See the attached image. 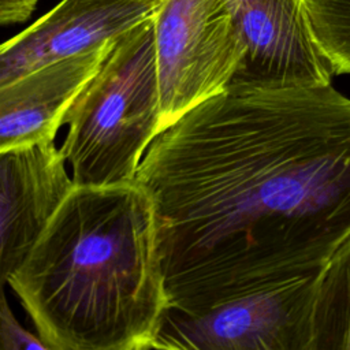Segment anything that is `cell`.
I'll list each match as a JSON object with an SVG mask.
<instances>
[{"label": "cell", "mask_w": 350, "mask_h": 350, "mask_svg": "<svg viewBox=\"0 0 350 350\" xmlns=\"http://www.w3.org/2000/svg\"><path fill=\"white\" fill-rule=\"evenodd\" d=\"M135 180L171 310L319 273L350 238V98L332 83L234 81L153 138Z\"/></svg>", "instance_id": "obj_1"}, {"label": "cell", "mask_w": 350, "mask_h": 350, "mask_svg": "<svg viewBox=\"0 0 350 350\" xmlns=\"http://www.w3.org/2000/svg\"><path fill=\"white\" fill-rule=\"evenodd\" d=\"M7 283L49 350L153 349L170 299L149 191L75 185Z\"/></svg>", "instance_id": "obj_2"}, {"label": "cell", "mask_w": 350, "mask_h": 350, "mask_svg": "<svg viewBox=\"0 0 350 350\" xmlns=\"http://www.w3.org/2000/svg\"><path fill=\"white\" fill-rule=\"evenodd\" d=\"M160 83L154 16L119 36L64 116L60 150L77 186L135 180L159 134Z\"/></svg>", "instance_id": "obj_3"}, {"label": "cell", "mask_w": 350, "mask_h": 350, "mask_svg": "<svg viewBox=\"0 0 350 350\" xmlns=\"http://www.w3.org/2000/svg\"><path fill=\"white\" fill-rule=\"evenodd\" d=\"M154 34L161 133L232 82L245 45L224 0H164Z\"/></svg>", "instance_id": "obj_4"}, {"label": "cell", "mask_w": 350, "mask_h": 350, "mask_svg": "<svg viewBox=\"0 0 350 350\" xmlns=\"http://www.w3.org/2000/svg\"><path fill=\"white\" fill-rule=\"evenodd\" d=\"M319 273L226 301L200 314L170 309L153 349L309 350Z\"/></svg>", "instance_id": "obj_5"}, {"label": "cell", "mask_w": 350, "mask_h": 350, "mask_svg": "<svg viewBox=\"0 0 350 350\" xmlns=\"http://www.w3.org/2000/svg\"><path fill=\"white\" fill-rule=\"evenodd\" d=\"M245 45L232 79L295 86L332 83L305 0H224Z\"/></svg>", "instance_id": "obj_6"}, {"label": "cell", "mask_w": 350, "mask_h": 350, "mask_svg": "<svg viewBox=\"0 0 350 350\" xmlns=\"http://www.w3.org/2000/svg\"><path fill=\"white\" fill-rule=\"evenodd\" d=\"M164 0H62L0 48V86L107 44L152 18Z\"/></svg>", "instance_id": "obj_7"}, {"label": "cell", "mask_w": 350, "mask_h": 350, "mask_svg": "<svg viewBox=\"0 0 350 350\" xmlns=\"http://www.w3.org/2000/svg\"><path fill=\"white\" fill-rule=\"evenodd\" d=\"M52 139L0 149V276L22 264L75 187Z\"/></svg>", "instance_id": "obj_8"}, {"label": "cell", "mask_w": 350, "mask_h": 350, "mask_svg": "<svg viewBox=\"0 0 350 350\" xmlns=\"http://www.w3.org/2000/svg\"><path fill=\"white\" fill-rule=\"evenodd\" d=\"M115 40L0 86V149L55 141L68 108L98 71Z\"/></svg>", "instance_id": "obj_9"}, {"label": "cell", "mask_w": 350, "mask_h": 350, "mask_svg": "<svg viewBox=\"0 0 350 350\" xmlns=\"http://www.w3.org/2000/svg\"><path fill=\"white\" fill-rule=\"evenodd\" d=\"M309 350H350V238L317 276Z\"/></svg>", "instance_id": "obj_10"}, {"label": "cell", "mask_w": 350, "mask_h": 350, "mask_svg": "<svg viewBox=\"0 0 350 350\" xmlns=\"http://www.w3.org/2000/svg\"><path fill=\"white\" fill-rule=\"evenodd\" d=\"M316 41L335 75H350V0H305Z\"/></svg>", "instance_id": "obj_11"}, {"label": "cell", "mask_w": 350, "mask_h": 350, "mask_svg": "<svg viewBox=\"0 0 350 350\" xmlns=\"http://www.w3.org/2000/svg\"><path fill=\"white\" fill-rule=\"evenodd\" d=\"M0 349L1 350H49L46 343L21 325L8 306L7 298L1 295L0 305Z\"/></svg>", "instance_id": "obj_12"}, {"label": "cell", "mask_w": 350, "mask_h": 350, "mask_svg": "<svg viewBox=\"0 0 350 350\" xmlns=\"http://www.w3.org/2000/svg\"><path fill=\"white\" fill-rule=\"evenodd\" d=\"M37 0H0V22L3 26L26 21L34 11Z\"/></svg>", "instance_id": "obj_13"}]
</instances>
